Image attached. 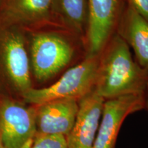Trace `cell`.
I'll use <instances>...</instances> for the list:
<instances>
[{"mask_svg":"<svg viewBox=\"0 0 148 148\" xmlns=\"http://www.w3.org/2000/svg\"><path fill=\"white\" fill-rule=\"evenodd\" d=\"M148 71L132 58L129 46L114 34L99 56L96 92L106 99L119 96L145 95Z\"/></svg>","mask_w":148,"mask_h":148,"instance_id":"6da1fadb","label":"cell"},{"mask_svg":"<svg viewBox=\"0 0 148 148\" xmlns=\"http://www.w3.org/2000/svg\"><path fill=\"white\" fill-rule=\"evenodd\" d=\"M82 42L61 29L60 32L34 33L30 41L31 71L38 82H45L73 62Z\"/></svg>","mask_w":148,"mask_h":148,"instance_id":"7a4b0ae2","label":"cell"},{"mask_svg":"<svg viewBox=\"0 0 148 148\" xmlns=\"http://www.w3.org/2000/svg\"><path fill=\"white\" fill-rule=\"evenodd\" d=\"M99 55L84 59L62 74L56 82L41 88H32L22 95L24 101L38 106L59 99L79 100L95 89Z\"/></svg>","mask_w":148,"mask_h":148,"instance_id":"3957f363","label":"cell"},{"mask_svg":"<svg viewBox=\"0 0 148 148\" xmlns=\"http://www.w3.org/2000/svg\"><path fill=\"white\" fill-rule=\"evenodd\" d=\"M127 0H88V23L83 43L84 57L99 55L116 27Z\"/></svg>","mask_w":148,"mask_h":148,"instance_id":"277c9868","label":"cell"},{"mask_svg":"<svg viewBox=\"0 0 148 148\" xmlns=\"http://www.w3.org/2000/svg\"><path fill=\"white\" fill-rule=\"evenodd\" d=\"M7 26L8 29L0 34V69L9 83L22 95L33 88L30 60L21 29L12 25Z\"/></svg>","mask_w":148,"mask_h":148,"instance_id":"5b68a950","label":"cell"},{"mask_svg":"<svg viewBox=\"0 0 148 148\" xmlns=\"http://www.w3.org/2000/svg\"><path fill=\"white\" fill-rule=\"evenodd\" d=\"M36 132L35 108L13 100L0 103V136L3 148H27Z\"/></svg>","mask_w":148,"mask_h":148,"instance_id":"8992f818","label":"cell"},{"mask_svg":"<svg viewBox=\"0 0 148 148\" xmlns=\"http://www.w3.org/2000/svg\"><path fill=\"white\" fill-rule=\"evenodd\" d=\"M145 106V95L130 94L106 99L92 148H114L119 129L126 116Z\"/></svg>","mask_w":148,"mask_h":148,"instance_id":"52a82bcc","label":"cell"},{"mask_svg":"<svg viewBox=\"0 0 148 148\" xmlns=\"http://www.w3.org/2000/svg\"><path fill=\"white\" fill-rule=\"evenodd\" d=\"M53 0H0V19L6 25L40 28L53 22Z\"/></svg>","mask_w":148,"mask_h":148,"instance_id":"ba28073f","label":"cell"},{"mask_svg":"<svg viewBox=\"0 0 148 148\" xmlns=\"http://www.w3.org/2000/svg\"><path fill=\"white\" fill-rule=\"evenodd\" d=\"M105 99L94 89L78 101L75 123L66 138L67 148H92Z\"/></svg>","mask_w":148,"mask_h":148,"instance_id":"9c48e42d","label":"cell"},{"mask_svg":"<svg viewBox=\"0 0 148 148\" xmlns=\"http://www.w3.org/2000/svg\"><path fill=\"white\" fill-rule=\"evenodd\" d=\"M35 108L36 134H62L67 136L73 128L78 111V100L59 99Z\"/></svg>","mask_w":148,"mask_h":148,"instance_id":"30bf717a","label":"cell"},{"mask_svg":"<svg viewBox=\"0 0 148 148\" xmlns=\"http://www.w3.org/2000/svg\"><path fill=\"white\" fill-rule=\"evenodd\" d=\"M129 47L134 50L137 63L148 71V21L127 2L116 29Z\"/></svg>","mask_w":148,"mask_h":148,"instance_id":"8fae6325","label":"cell"},{"mask_svg":"<svg viewBox=\"0 0 148 148\" xmlns=\"http://www.w3.org/2000/svg\"><path fill=\"white\" fill-rule=\"evenodd\" d=\"M53 22L84 43L88 23V0H53Z\"/></svg>","mask_w":148,"mask_h":148,"instance_id":"7c38bea8","label":"cell"},{"mask_svg":"<svg viewBox=\"0 0 148 148\" xmlns=\"http://www.w3.org/2000/svg\"><path fill=\"white\" fill-rule=\"evenodd\" d=\"M27 148H67V142L66 136L62 134H35Z\"/></svg>","mask_w":148,"mask_h":148,"instance_id":"4fadbf2b","label":"cell"},{"mask_svg":"<svg viewBox=\"0 0 148 148\" xmlns=\"http://www.w3.org/2000/svg\"><path fill=\"white\" fill-rule=\"evenodd\" d=\"M127 2L148 21V0H127Z\"/></svg>","mask_w":148,"mask_h":148,"instance_id":"5bb4252c","label":"cell"},{"mask_svg":"<svg viewBox=\"0 0 148 148\" xmlns=\"http://www.w3.org/2000/svg\"><path fill=\"white\" fill-rule=\"evenodd\" d=\"M146 90H147V99H145V104L147 106L148 108V80H147V88Z\"/></svg>","mask_w":148,"mask_h":148,"instance_id":"9a60e30c","label":"cell"},{"mask_svg":"<svg viewBox=\"0 0 148 148\" xmlns=\"http://www.w3.org/2000/svg\"><path fill=\"white\" fill-rule=\"evenodd\" d=\"M0 148H3V145H2V142H1V136H0Z\"/></svg>","mask_w":148,"mask_h":148,"instance_id":"2e32d148","label":"cell"}]
</instances>
